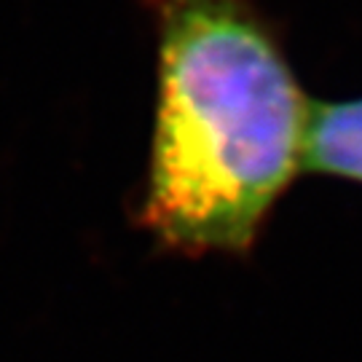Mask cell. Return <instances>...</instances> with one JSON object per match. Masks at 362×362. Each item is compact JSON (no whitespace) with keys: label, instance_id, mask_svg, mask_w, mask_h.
<instances>
[{"label":"cell","instance_id":"obj_1","mask_svg":"<svg viewBox=\"0 0 362 362\" xmlns=\"http://www.w3.org/2000/svg\"><path fill=\"white\" fill-rule=\"evenodd\" d=\"M158 118L143 223L188 255L247 252L303 172L309 107L252 0H151Z\"/></svg>","mask_w":362,"mask_h":362},{"label":"cell","instance_id":"obj_2","mask_svg":"<svg viewBox=\"0 0 362 362\" xmlns=\"http://www.w3.org/2000/svg\"><path fill=\"white\" fill-rule=\"evenodd\" d=\"M303 172L362 182V100L311 105Z\"/></svg>","mask_w":362,"mask_h":362}]
</instances>
